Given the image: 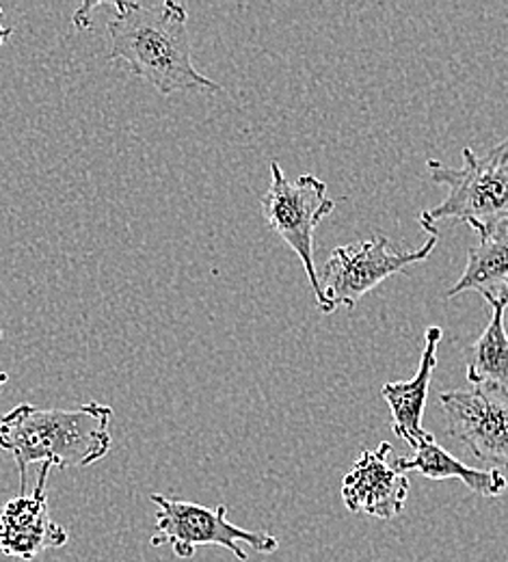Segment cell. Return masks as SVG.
<instances>
[{
  "mask_svg": "<svg viewBox=\"0 0 508 562\" xmlns=\"http://www.w3.org/2000/svg\"><path fill=\"white\" fill-rule=\"evenodd\" d=\"M95 7H100V4H95V2H87V4H82V7L74 13V26H76L78 31H87V29H91L89 13H91Z\"/></svg>",
  "mask_w": 508,
  "mask_h": 562,
  "instance_id": "14",
  "label": "cell"
},
{
  "mask_svg": "<svg viewBox=\"0 0 508 562\" xmlns=\"http://www.w3.org/2000/svg\"><path fill=\"white\" fill-rule=\"evenodd\" d=\"M494 314L483 336L467 351V381L470 385H500L508 390V336L505 314L508 294L485 299Z\"/></svg>",
  "mask_w": 508,
  "mask_h": 562,
  "instance_id": "13",
  "label": "cell"
},
{
  "mask_svg": "<svg viewBox=\"0 0 508 562\" xmlns=\"http://www.w3.org/2000/svg\"><path fill=\"white\" fill-rule=\"evenodd\" d=\"M429 171L436 184L448 187L445 200L418 218L431 236H439V221L467 223L476 234L508 223V137L483 156L465 147L461 169L429 160Z\"/></svg>",
  "mask_w": 508,
  "mask_h": 562,
  "instance_id": "3",
  "label": "cell"
},
{
  "mask_svg": "<svg viewBox=\"0 0 508 562\" xmlns=\"http://www.w3.org/2000/svg\"><path fill=\"white\" fill-rule=\"evenodd\" d=\"M394 465L403 474L418 472L431 481L456 479L467 490L483 497H498L500 493L507 492L508 487L507 479L500 470H474L459 461L456 457H452L445 448L436 443V439L418 448L416 454L409 459H394Z\"/></svg>",
  "mask_w": 508,
  "mask_h": 562,
  "instance_id": "12",
  "label": "cell"
},
{
  "mask_svg": "<svg viewBox=\"0 0 508 562\" xmlns=\"http://www.w3.org/2000/svg\"><path fill=\"white\" fill-rule=\"evenodd\" d=\"M50 470V463H42L33 493L13 497L0 508V554L33 561L46 550L68 546V530L50 517L48 508L46 490Z\"/></svg>",
  "mask_w": 508,
  "mask_h": 562,
  "instance_id": "8",
  "label": "cell"
},
{
  "mask_svg": "<svg viewBox=\"0 0 508 562\" xmlns=\"http://www.w3.org/2000/svg\"><path fill=\"white\" fill-rule=\"evenodd\" d=\"M113 409L87 403L78 409H39L18 405L0 416V448L11 452L20 472V495H26L31 463L53 468H89L111 450Z\"/></svg>",
  "mask_w": 508,
  "mask_h": 562,
  "instance_id": "2",
  "label": "cell"
},
{
  "mask_svg": "<svg viewBox=\"0 0 508 562\" xmlns=\"http://www.w3.org/2000/svg\"><path fill=\"white\" fill-rule=\"evenodd\" d=\"M392 446L379 443L376 450H363L360 461L342 481V502L351 513L376 519H394L405 510L409 479L394 461Z\"/></svg>",
  "mask_w": 508,
  "mask_h": 562,
  "instance_id": "9",
  "label": "cell"
},
{
  "mask_svg": "<svg viewBox=\"0 0 508 562\" xmlns=\"http://www.w3.org/2000/svg\"><path fill=\"white\" fill-rule=\"evenodd\" d=\"M481 243L467 251V265L459 281L445 292L448 299L476 290L483 299L508 294V223L478 232Z\"/></svg>",
  "mask_w": 508,
  "mask_h": 562,
  "instance_id": "11",
  "label": "cell"
},
{
  "mask_svg": "<svg viewBox=\"0 0 508 562\" xmlns=\"http://www.w3.org/2000/svg\"><path fill=\"white\" fill-rule=\"evenodd\" d=\"M9 35H11V29L2 26V7H0V48H2V44L9 40Z\"/></svg>",
  "mask_w": 508,
  "mask_h": 562,
  "instance_id": "15",
  "label": "cell"
},
{
  "mask_svg": "<svg viewBox=\"0 0 508 562\" xmlns=\"http://www.w3.org/2000/svg\"><path fill=\"white\" fill-rule=\"evenodd\" d=\"M439 236H429V240L414 251L396 249L385 236H374L360 245L336 247L331 258L323 269V290L331 307L353 310L358 301L372 292L381 281L405 273L409 265L422 262L437 247Z\"/></svg>",
  "mask_w": 508,
  "mask_h": 562,
  "instance_id": "6",
  "label": "cell"
},
{
  "mask_svg": "<svg viewBox=\"0 0 508 562\" xmlns=\"http://www.w3.org/2000/svg\"><path fill=\"white\" fill-rule=\"evenodd\" d=\"M336 209L327 198V184L312 173L291 182L278 160L271 162V187L262 198V216L269 227L298 256L309 285L316 294V305L323 314L336 312L325 296L314 265V234L318 223Z\"/></svg>",
  "mask_w": 508,
  "mask_h": 562,
  "instance_id": "4",
  "label": "cell"
},
{
  "mask_svg": "<svg viewBox=\"0 0 508 562\" xmlns=\"http://www.w3.org/2000/svg\"><path fill=\"white\" fill-rule=\"evenodd\" d=\"M443 331L439 327H429L425 338V351L418 366V372L411 381L403 383H385L381 387V396L392 409V432L407 441L414 450L433 441V435L425 430L422 416L429 398V387L437 366V347L441 342Z\"/></svg>",
  "mask_w": 508,
  "mask_h": 562,
  "instance_id": "10",
  "label": "cell"
},
{
  "mask_svg": "<svg viewBox=\"0 0 508 562\" xmlns=\"http://www.w3.org/2000/svg\"><path fill=\"white\" fill-rule=\"evenodd\" d=\"M184 4L167 2H115L109 20L111 61H124L137 78L147 80L162 95L176 91H221L218 82L193 66Z\"/></svg>",
  "mask_w": 508,
  "mask_h": 562,
  "instance_id": "1",
  "label": "cell"
},
{
  "mask_svg": "<svg viewBox=\"0 0 508 562\" xmlns=\"http://www.w3.org/2000/svg\"><path fill=\"white\" fill-rule=\"evenodd\" d=\"M7 379H9V376H7V372H0V387L7 383Z\"/></svg>",
  "mask_w": 508,
  "mask_h": 562,
  "instance_id": "16",
  "label": "cell"
},
{
  "mask_svg": "<svg viewBox=\"0 0 508 562\" xmlns=\"http://www.w3.org/2000/svg\"><path fill=\"white\" fill-rule=\"evenodd\" d=\"M149 499L158 506L156 528L151 537V548L171 546L178 559H193L197 548L218 546L229 550L238 561H247L240 543H247L258 554H273L280 541L269 532H251L234 526L227 519V506L206 508L195 502L180 497H167L162 493H151Z\"/></svg>",
  "mask_w": 508,
  "mask_h": 562,
  "instance_id": "5",
  "label": "cell"
},
{
  "mask_svg": "<svg viewBox=\"0 0 508 562\" xmlns=\"http://www.w3.org/2000/svg\"><path fill=\"white\" fill-rule=\"evenodd\" d=\"M0 340H2V329H0Z\"/></svg>",
  "mask_w": 508,
  "mask_h": 562,
  "instance_id": "17",
  "label": "cell"
},
{
  "mask_svg": "<svg viewBox=\"0 0 508 562\" xmlns=\"http://www.w3.org/2000/svg\"><path fill=\"white\" fill-rule=\"evenodd\" d=\"M448 432L470 452L492 465L508 468V390L500 385H472L439 396Z\"/></svg>",
  "mask_w": 508,
  "mask_h": 562,
  "instance_id": "7",
  "label": "cell"
}]
</instances>
